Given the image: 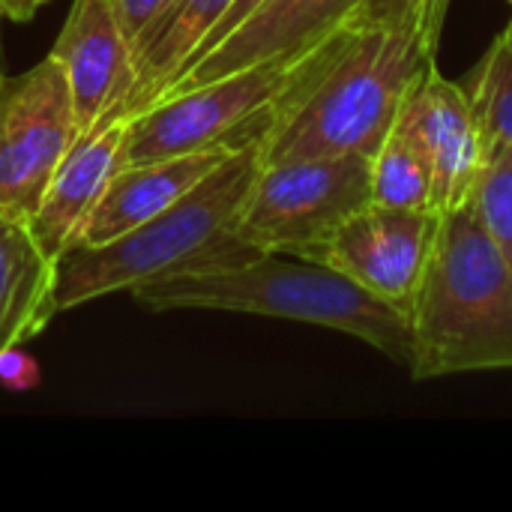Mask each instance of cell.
<instances>
[{"mask_svg":"<svg viewBox=\"0 0 512 512\" xmlns=\"http://www.w3.org/2000/svg\"><path fill=\"white\" fill-rule=\"evenodd\" d=\"M372 204V156H312L261 165L237 237L255 252L306 255Z\"/></svg>","mask_w":512,"mask_h":512,"instance_id":"obj_6","label":"cell"},{"mask_svg":"<svg viewBox=\"0 0 512 512\" xmlns=\"http://www.w3.org/2000/svg\"><path fill=\"white\" fill-rule=\"evenodd\" d=\"M3 87H6V75H3V51H0V93H3Z\"/></svg>","mask_w":512,"mask_h":512,"instance_id":"obj_22","label":"cell"},{"mask_svg":"<svg viewBox=\"0 0 512 512\" xmlns=\"http://www.w3.org/2000/svg\"><path fill=\"white\" fill-rule=\"evenodd\" d=\"M63 66L78 132L123 120L132 93V42L120 30L111 0H72L63 30L48 51Z\"/></svg>","mask_w":512,"mask_h":512,"instance_id":"obj_9","label":"cell"},{"mask_svg":"<svg viewBox=\"0 0 512 512\" xmlns=\"http://www.w3.org/2000/svg\"><path fill=\"white\" fill-rule=\"evenodd\" d=\"M450 0H417L375 24L351 18L327 54L285 96L261 138V165L363 153L375 156L414 87L435 69Z\"/></svg>","mask_w":512,"mask_h":512,"instance_id":"obj_1","label":"cell"},{"mask_svg":"<svg viewBox=\"0 0 512 512\" xmlns=\"http://www.w3.org/2000/svg\"><path fill=\"white\" fill-rule=\"evenodd\" d=\"M357 3L360 0H264L261 9L246 18L225 42L180 72L159 99L246 69L252 63L306 48L345 24Z\"/></svg>","mask_w":512,"mask_h":512,"instance_id":"obj_11","label":"cell"},{"mask_svg":"<svg viewBox=\"0 0 512 512\" xmlns=\"http://www.w3.org/2000/svg\"><path fill=\"white\" fill-rule=\"evenodd\" d=\"M510 3H512V0H510Z\"/></svg>","mask_w":512,"mask_h":512,"instance_id":"obj_23","label":"cell"},{"mask_svg":"<svg viewBox=\"0 0 512 512\" xmlns=\"http://www.w3.org/2000/svg\"><path fill=\"white\" fill-rule=\"evenodd\" d=\"M336 30L306 48L156 99L150 108L126 120L120 168L183 156L216 144H243L264 135L285 96L327 54Z\"/></svg>","mask_w":512,"mask_h":512,"instance_id":"obj_5","label":"cell"},{"mask_svg":"<svg viewBox=\"0 0 512 512\" xmlns=\"http://www.w3.org/2000/svg\"><path fill=\"white\" fill-rule=\"evenodd\" d=\"M441 213L366 204L303 258L327 264L375 297L411 312Z\"/></svg>","mask_w":512,"mask_h":512,"instance_id":"obj_8","label":"cell"},{"mask_svg":"<svg viewBox=\"0 0 512 512\" xmlns=\"http://www.w3.org/2000/svg\"><path fill=\"white\" fill-rule=\"evenodd\" d=\"M432 189L435 177L426 150L402 123H396L372 156V201L384 207L432 210Z\"/></svg>","mask_w":512,"mask_h":512,"instance_id":"obj_16","label":"cell"},{"mask_svg":"<svg viewBox=\"0 0 512 512\" xmlns=\"http://www.w3.org/2000/svg\"><path fill=\"white\" fill-rule=\"evenodd\" d=\"M234 147L240 144H216V147H204V150L183 153V156L117 168V174L105 186L102 198L96 201L75 243L102 246L144 225L147 219L171 207L177 198H183L192 186H198Z\"/></svg>","mask_w":512,"mask_h":512,"instance_id":"obj_13","label":"cell"},{"mask_svg":"<svg viewBox=\"0 0 512 512\" xmlns=\"http://www.w3.org/2000/svg\"><path fill=\"white\" fill-rule=\"evenodd\" d=\"M471 204L512 273V153L486 159L471 192Z\"/></svg>","mask_w":512,"mask_h":512,"instance_id":"obj_18","label":"cell"},{"mask_svg":"<svg viewBox=\"0 0 512 512\" xmlns=\"http://www.w3.org/2000/svg\"><path fill=\"white\" fill-rule=\"evenodd\" d=\"M417 0H360L357 9L351 12L354 24H375V21H390L405 15Z\"/></svg>","mask_w":512,"mask_h":512,"instance_id":"obj_20","label":"cell"},{"mask_svg":"<svg viewBox=\"0 0 512 512\" xmlns=\"http://www.w3.org/2000/svg\"><path fill=\"white\" fill-rule=\"evenodd\" d=\"M72 93L57 57H42L0 93V213L27 222L78 138Z\"/></svg>","mask_w":512,"mask_h":512,"instance_id":"obj_7","label":"cell"},{"mask_svg":"<svg viewBox=\"0 0 512 512\" xmlns=\"http://www.w3.org/2000/svg\"><path fill=\"white\" fill-rule=\"evenodd\" d=\"M468 102L480 126L486 159L512 153V21L471 72Z\"/></svg>","mask_w":512,"mask_h":512,"instance_id":"obj_17","label":"cell"},{"mask_svg":"<svg viewBox=\"0 0 512 512\" xmlns=\"http://www.w3.org/2000/svg\"><path fill=\"white\" fill-rule=\"evenodd\" d=\"M234 0H174L132 45L135 81L123 105V120L150 108L180 72L195 45L228 12Z\"/></svg>","mask_w":512,"mask_h":512,"instance_id":"obj_15","label":"cell"},{"mask_svg":"<svg viewBox=\"0 0 512 512\" xmlns=\"http://www.w3.org/2000/svg\"><path fill=\"white\" fill-rule=\"evenodd\" d=\"M126 138V120L84 129L63 162L57 165L36 213L27 219L30 234L42 252L54 261L81 237L96 201L120 168V150Z\"/></svg>","mask_w":512,"mask_h":512,"instance_id":"obj_12","label":"cell"},{"mask_svg":"<svg viewBox=\"0 0 512 512\" xmlns=\"http://www.w3.org/2000/svg\"><path fill=\"white\" fill-rule=\"evenodd\" d=\"M408 318L414 381L512 369V273L471 198L441 213Z\"/></svg>","mask_w":512,"mask_h":512,"instance_id":"obj_4","label":"cell"},{"mask_svg":"<svg viewBox=\"0 0 512 512\" xmlns=\"http://www.w3.org/2000/svg\"><path fill=\"white\" fill-rule=\"evenodd\" d=\"M426 150L432 162V210L462 207L486 165V147L474 120L465 87L447 81L438 66L414 87L399 120Z\"/></svg>","mask_w":512,"mask_h":512,"instance_id":"obj_10","label":"cell"},{"mask_svg":"<svg viewBox=\"0 0 512 512\" xmlns=\"http://www.w3.org/2000/svg\"><path fill=\"white\" fill-rule=\"evenodd\" d=\"M48 0H0V21H30Z\"/></svg>","mask_w":512,"mask_h":512,"instance_id":"obj_21","label":"cell"},{"mask_svg":"<svg viewBox=\"0 0 512 512\" xmlns=\"http://www.w3.org/2000/svg\"><path fill=\"white\" fill-rule=\"evenodd\" d=\"M54 288L57 261L42 252L27 222L0 213V360L57 315Z\"/></svg>","mask_w":512,"mask_h":512,"instance_id":"obj_14","label":"cell"},{"mask_svg":"<svg viewBox=\"0 0 512 512\" xmlns=\"http://www.w3.org/2000/svg\"><path fill=\"white\" fill-rule=\"evenodd\" d=\"M261 138L234 147L198 186L144 225L102 246H69L57 261V312L156 279L228 270L258 258L261 252L237 237V222L261 171Z\"/></svg>","mask_w":512,"mask_h":512,"instance_id":"obj_2","label":"cell"},{"mask_svg":"<svg viewBox=\"0 0 512 512\" xmlns=\"http://www.w3.org/2000/svg\"><path fill=\"white\" fill-rule=\"evenodd\" d=\"M153 312L210 309L282 318L354 336L411 369L414 336L405 309L375 297L345 273L285 252H264L240 267L156 279L129 291Z\"/></svg>","mask_w":512,"mask_h":512,"instance_id":"obj_3","label":"cell"},{"mask_svg":"<svg viewBox=\"0 0 512 512\" xmlns=\"http://www.w3.org/2000/svg\"><path fill=\"white\" fill-rule=\"evenodd\" d=\"M174 0H111L120 30L126 33V39L135 45V39L171 6Z\"/></svg>","mask_w":512,"mask_h":512,"instance_id":"obj_19","label":"cell"}]
</instances>
